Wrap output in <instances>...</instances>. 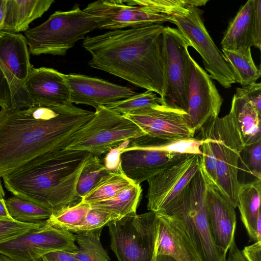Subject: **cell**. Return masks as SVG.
Wrapping results in <instances>:
<instances>
[{
	"mask_svg": "<svg viewBox=\"0 0 261 261\" xmlns=\"http://www.w3.org/2000/svg\"><path fill=\"white\" fill-rule=\"evenodd\" d=\"M94 112L69 102L0 110V177L47 152L65 148Z\"/></svg>",
	"mask_w": 261,
	"mask_h": 261,
	"instance_id": "cell-1",
	"label": "cell"
},
{
	"mask_svg": "<svg viewBox=\"0 0 261 261\" xmlns=\"http://www.w3.org/2000/svg\"><path fill=\"white\" fill-rule=\"evenodd\" d=\"M164 28L155 24L87 36L82 45L91 56L88 65L161 97L165 84Z\"/></svg>",
	"mask_w": 261,
	"mask_h": 261,
	"instance_id": "cell-2",
	"label": "cell"
},
{
	"mask_svg": "<svg viewBox=\"0 0 261 261\" xmlns=\"http://www.w3.org/2000/svg\"><path fill=\"white\" fill-rule=\"evenodd\" d=\"M89 154L65 148L43 153L2 177L5 187L55 214L78 199L76 184Z\"/></svg>",
	"mask_w": 261,
	"mask_h": 261,
	"instance_id": "cell-3",
	"label": "cell"
},
{
	"mask_svg": "<svg viewBox=\"0 0 261 261\" xmlns=\"http://www.w3.org/2000/svg\"><path fill=\"white\" fill-rule=\"evenodd\" d=\"M164 213L178 220L201 261H226V254L216 246L211 231L206 205V185L199 168Z\"/></svg>",
	"mask_w": 261,
	"mask_h": 261,
	"instance_id": "cell-4",
	"label": "cell"
},
{
	"mask_svg": "<svg viewBox=\"0 0 261 261\" xmlns=\"http://www.w3.org/2000/svg\"><path fill=\"white\" fill-rule=\"evenodd\" d=\"M194 138L210 144L216 160L217 187L236 208L238 162L244 144L233 116L229 112L221 118H210L195 132Z\"/></svg>",
	"mask_w": 261,
	"mask_h": 261,
	"instance_id": "cell-5",
	"label": "cell"
},
{
	"mask_svg": "<svg viewBox=\"0 0 261 261\" xmlns=\"http://www.w3.org/2000/svg\"><path fill=\"white\" fill-rule=\"evenodd\" d=\"M98 29L94 18L75 6L69 11H57L41 24L24 33L29 53L64 56L85 35Z\"/></svg>",
	"mask_w": 261,
	"mask_h": 261,
	"instance_id": "cell-6",
	"label": "cell"
},
{
	"mask_svg": "<svg viewBox=\"0 0 261 261\" xmlns=\"http://www.w3.org/2000/svg\"><path fill=\"white\" fill-rule=\"evenodd\" d=\"M95 110L93 118L76 132L65 149L85 151L99 157L130 139L146 135L123 115L105 106Z\"/></svg>",
	"mask_w": 261,
	"mask_h": 261,
	"instance_id": "cell-7",
	"label": "cell"
},
{
	"mask_svg": "<svg viewBox=\"0 0 261 261\" xmlns=\"http://www.w3.org/2000/svg\"><path fill=\"white\" fill-rule=\"evenodd\" d=\"M33 67L24 36L0 32V107L15 109L31 105L24 88Z\"/></svg>",
	"mask_w": 261,
	"mask_h": 261,
	"instance_id": "cell-8",
	"label": "cell"
},
{
	"mask_svg": "<svg viewBox=\"0 0 261 261\" xmlns=\"http://www.w3.org/2000/svg\"><path fill=\"white\" fill-rule=\"evenodd\" d=\"M107 226L110 247L118 261H153L155 213L124 217L110 222Z\"/></svg>",
	"mask_w": 261,
	"mask_h": 261,
	"instance_id": "cell-9",
	"label": "cell"
},
{
	"mask_svg": "<svg viewBox=\"0 0 261 261\" xmlns=\"http://www.w3.org/2000/svg\"><path fill=\"white\" fill-rule=\"evenodd\" d=\"M190 44L176 28L164 27L163 57L165 84L162 105L187 112L188 105V47Z\"/></svg>",
	"mask_w": 261,
	"mask_h": 261,
	"instance_id": "cell-10",
	"label": "cell"
},
{
	"mask_svg": "<svg viewBox=\"0 0 261 261\" xmlns=\"http://www.w3.org/2000/svg\"><path fill=\"white\" fill-rule=\"evenodd\" d=\"M177 30L200 55L211 79L223 87L229 88L236 83L233 74L210 35L198 7L188 6L172 15Z\"/></svg>",
	"mask_w": 261,
	"mask_h": 261,
	"instance_id": "cell-11",
	"label": "cell"
},
{
	"mask_svg": "<svg viewBox=\"0 0 261 261\" xmlns=\"http://www.w3.org/2000/svg\"><path fill=\"white\" fill-rule=\"evenodd\" d=\"M75 242L72 232L45 220L40 227L0 244V254L12 261H35L54 251L75 253L79 250Z\"/></svg>",
	"mask_w": 261,
	"mask_h": 261,
	"instance_id": "cell-12",
	"label": "cell"
},
{
	"mask_svg": "<svg viewBox=\"0 0 261 261\" xmlns=\"http://www.w3.org/2000/svg\"><path fill=\"white\" fill-rule=\"evenodd\" d=\"M83 11L94 18L98 29L112 31L173 23L172 16L156 13L122 0L95 1L89 4Z\"/></svg>",
	"mask_w": 261,
	"mask_h": 261,
	"instance_id": "cell-13",
	"label": "cell"
},
{
	"mask_svg": "<svg viewBox=\"0 0 261 261\" xmlns=\"http://www.w3.org/2000/svg\"><path fill=\"white\" fill-rule=\"evenodd\" d=\"M222 102L210 75L190 55L187 120L194 134L210 118L218 117Z\"/></svg>",
	"mask_w": 261,
	"mask_h": 261,
	"instance_id": "cell-14",
	"label": "cell"
},
{
	"mask_svg": "<svg viewBox=\"0 0 261 261\" xmlns=\"http://www.w3.org/2000/svg\"><path fill=\"white\" fill-rule=\"evenodd\" d=\"M201 155L189 154L147 181V209L161 213L178 195L199 170Z\"/></svg>",
	"mask_w": 261,
	"mask_h": 261,
	"instance_id": "cell-15",
	"label": "cell"
},
{
	"mask_svg": "<svg viewBox=\"0 0 261 261\" xmlns=\"http://www.w3.org/2000/svg\"><path fill=\"white\" fill-rule=\"evenodd\" d=\"M120 148V166L123 173L134 183L140 185L189 154L153 149L140 137L128 140Z\"/></svg>",
	"mask_w": 261,
	"mask_h": 261,
	"instance_id": "cell-16",
	"label": "cell"
},
{
	"mask_svg": "<svg viewBox=\"0 0 261 261\" xmlns=\"http://www.w3.org/2000/svg\"><path fill=\"white\" fill-rule=\"evenodd\" d=\"M123 116L137 125L146 135L151 137L186 139L194 136L188 126L186 112L161 104Z\"/></svg>",
	"mask_w": 261,
	"mask_h": 261,
	"instance_id": "cell-17",
	"label": "cell"
},
{
	"mask_svg": "<svg viewBox=\"0 0 261 261\" xmlns=\"http://www.w3.org/2000/svg\"><path fill=\"white\" fill-rule=\"evenodd\" d=\"M70 90V102L94 107L106 106L137 94L130 88L80 74L63 73Z\"/></svg>",
	"mask_w": 261,
	"mask_h": 261,
	"instance_id": "cell-18",
	"label": "cell"
},
{
	"mask_svg": "<svg viewBox=\"0 0 261 261\" xmlns=\"http://www.w3.org/2000/svg\"><path fill=\"white\" fill-rule=\"evenodd\" d=\"M203 174L206 185V205L212 235L217 248L226 254L234 241L237 225L235 208L218 187Z\"/></svg>",
	"mask_w": 261,
	"mask_h": 261,
	"instance_id": "cell-19",
	"label": "cell"
},
{
	"mask_svg": "<svg viewBox=\"0 0 261 261\" xmlns=\"http://www.w3.org/2000/svg\"><path fill=\"white\" fill-rule=\"evenodd\" d=\"M155 214L154 257L166 255L176 261H201L180 222L164 213Z\"/></svg>",
	"mask_w": 261,
	"mask_h": 261,
	"instance_id": "cell-20",
	"label": "cell"
},
{
	"mask_svg": "<svg viewBox=\"0 0 261 261\" xmlns=\"http://www.w3.org/2000/svg\"><path fill=\"white\" fill-rule=\"evenodd\" d=\"M24 88L31 105L56 106L70 102V90L63 73L53 68L33 67Z\"/></svg>",
	"mask_w": 261,
	"mask_h": 261,
	"instance_id": "cell-21",
	"label": "cell"
},
{
	"mask_svg": "<svg viewBox=\"0 0 261 261\" xmlns=\"http://www.w3.org/2000/svg\"><path fill=\"white\" fill-rule=\"evenodd\" d=\"M54 3V0H6L2 31L25 32L30 24L41 17Z\"/></svg>",
	"mask_w": 261,
	"mask_h": 261,
	"instance_id": "cell-22",
	"label": "cell"
},
{
	"mask_svg": "<svg viewBox=\"0 0 261 261\" xmlns=\"http://www.w3.org/2000/svg\"><path fill=\"white\" fill-rule=\"evenodd\" d=\"M229 112L234 118L244 145L261 141V114L236 90Z\"/></svg>",
	"mask_w": 261,
	"mask_h": 261,
	"instance_id": "cell-23",
	"label": "cell"
},
{
	"mask_svg": "<svg viewBox=\"0 0 261 261\" xmlns=\"http://www.w3.org/2000/svg\"><path fill=\"white\" fill-rule=\"evenodd\" d=\"M253 0L240 7L229 23L221 42L223 49L237 50L253 46L251 34Z\"/></svg>",
	"mask_w": 261,
	"mask_h": 261,
	"instance_id": "cell-24",
	"label": "cell"
},
{
	"mask_svg": "<svg viewBox=\"0 0 261 261\" xmlns=\"http://www.w3.org/2000/svg\"><path fill=\"white\" fill-rule=\"evenodd\" d=\"M261 180L239 184L238 205L242 221L245 227L250 241L257 242L256 225L261 216Z\"/></svg>",
	"mask_w": 261,
	"mask_h": 261,
	"instance_id": "cell-25",
	"label": "cell"
},
{
	"mask_svg": "<svg viewBox=\"0 0 261 261\" xmlns=\"http://www.w3.org/2000/svg\"><path fill=\"white\" fill-rule=\"evenodd\" d=\"M223 58L231 69L236 83L244 87L255 83L261 72L252 59L251 48L237 50L222 49Z\"/></svg>",
	"mask_w": 261,
	"mask_h": 261,
	"instance_id": "cell-26",
	"label": "cell"
},
{
	"mask_svg": "<svg viewBox=\"0 0 261 261\" xmlns=\"http://www.w3.org/2000/svg\"><path fill=\"white\" fill-rule=\"evenodd\" d=\"M142 188L140 185L134 182L113 197L93 203L92 207L102 209L113 213L119 219L135 215L138 206Z\"/></svg>",
	"mask_w": 261,
	"mask_h": 261,
	"instance_id": "cell-27",
	"label": "cell"
},
{
	"mask_svg": "<svg viewBox=\"0 0 261 261\" xmlns=\"http://www.w3.org/2000/svg\"><path fill=\"white\" fill-rule=\"evenodd\" d=\"M134 182L122 171H111L102 177L81 200L89 204L110 199Z\"/></svg>",
	"mask_w": 261,
	"mask_h": 261,
	"instance_id": "cell-28",
	"label": "cell"
},
{
	"mask_svg": "<svg viewBox=\"0 0 261 261\" xmlns=\"http://www.w3.org/2000/svg\"><path fill=\"white\" fill-rule=\"evenodd\" d=\"M5 204L10 216L21 222L37 223L53 215L49 210L14 195L5 200Z\"/></svg>",
	"mask_w": 261,
	"mask_h": 261,
	"instance_id": "cell-29",
	"label": "cell"
},
{
	"mask_svg": "<svg viewBox=\"0 0 261 261\" xmlns=\"http://www.w3.org/2000/svg\"><path fill=\"white\" fill-rule=\"evenodd\" d=\"M239 184L261 180V141L244 145L238 162Z\"/></svg>",
	"mask_w": 261,
	"mask_h": 261,
	"instance_id": "cell-30",
	"label": "cell"
},
{
	"mask_svg": "<svg viewBox=\"0 0 261 261\" xmlns=\"http://www.w3.org/2000/svg\"><path fill=\"white\" fill-rule=\"evenodd\" d=\"M102 229L81 231L74 234L79 245V250L73 253L75 257L80 261H110L100 242Z\"/></svg>",
	"mask_w": 261,
	"mask_h": 261,
	"instance_id": "cell-31",
	"label": "cell"
},
{
	"mask_svg": "<svg viewBox=\"0 0 261 261\" xmlns=\"http://www.w3.org/2000/svg\"><path fill=\"white\" fill-rule=\"evenodd\" d=\"M90 208V204L81 200L52 215L46 221L50 225L77 233L84 224Z\"/></svg>",
	"mask_w": 261,
	"mask_h": 261,
	"instance_id": "cell-32",
	"label": "cell"
},
{
	"mask_svg": "<svg viewBox=\"0 0 261 261\" xmlns=\"http://www.w3.org/2000/svg\"><path fill=\"white\" fill-rule=\"evenodd\" d=\"M110 172L104 166L98 156L89 153L76 184V193L78 199H82Z\"/></svg>",
	"mask_w": 261,
	"mask_h": 261,
	"instance_id": "cell-33",
	"label": "cell"
},
{
	"mask_svg": "<svg viewBox=\"0 0 261 261\" xmlns=\"http://www.w3.org/2000/svg\"><path fill=\"white\" fill-rule=\"evenodd\" d=\"M207 0H128L130 5L142 7L156 13L172 16L178 10L188 6L196 7L206 4Z\"/></svg>",
	"mask_w": 261,
	"mask_h": 261,
	"instance_id": "cell-34",
	"label": "cell"
},
{
	"mask_svg": "<svg viewBox=\"0 0 261 261\" xmlns=\"http://www.w3.org/2000/svg\"><path fill=\"white\" fill-rule=\"evenodd\" d=\"M161 104L162 105L161 97L158 96L153 92L147 90L105 107L115 112L124 115Z\"/></svg>",
	"mask_w": 261,
	"mask_h": 261,
	"instance_id": "cell-35",
	"label": "cell"
},
{
	"mask_svg": "<svg viewBox=\"0 0 261 261\" xmlns=\"http://www.w3.org/2000/svg\"><path fill=\"white\" fill-rule=\"evenodd\" d=\"M43 222L44 221L37 223H29L19 222L14 219L0 220V244L40 227Z\"/></svg>",
	"mask_w": 261,
	"mask_h": 261,
	"instance_id": "cell-36",
	"label": "cell"
},
{
	"mask_svg": "<svg viewBox=\"0 0 261 261\" xmlns=\"http://www.w3.org/2000/svg\"><path fill=\"white\" fill-rule=\"evenodd\" d=\"M119 219L117 216L109 211L91 207L88 211L85 222L79 232L89 231L103 228L113 220Z\"/></svg>",
	"mask_w": 261,
	"mask_h": 261,
	"instance_id": "cell-37",
	"label": "cell"
},
{
	"mask_svg": "<svg viewBox=\"0 0 261 261\" xmlns=\"http://www.w3.org/2000/svg\"><path fill=\"white\" fill-rule=\"evenodd\" d=\"M251 34L253 46L261 48V1L253 0Z\"/></svg>",
	"mask_w": 261,
	"mask_h": 261,
	"instance_id": "cell-38",
	"label": "cell"
},
{
	"mask_svg": "<svg viewBox=\"0 0 261 261\" xmlns=\"http://www.w3.org/2000/svg\"><path fill=\"white\" fill-rule=\"evenodd\" d=\"M236 90L242 94L261 114V83H254Z\"/></svg>",
	"mask_w": 261,
	"mask_h": 261,
	"instance_id": "cell-39",
	"label": "cell"
},
{
	"mask_svg": "<svg viewBox=\"0 0 261 261\" xmlns=\"http://www.w3.org/2000/svg\"><path fill=\"white\" fill-rule=\"evenodd\" d=\"M120 153L119 146L110 150L104 159V166L110 171L118 170L121 167Z\"/></svg>",
	"mask_w": 261,
	"mask_h": 261,
	"instance_id": "cell-40",
	"label": "cell"
},
{
	"mask_svg": "<svg viewBox=\"0 0 261 261\" xmlns=\"http://www.w3.org/2000/svg\"><path fill=\"white\" fill-rule=\"evenodd\" d=\"M241 252L247 261H261V241L245 247Z\"/></svg>",
	"mask_w": 261,
	"mask_h": 261,
	"instance_id": "cell-41",
	"label": "cell"
},
{
	"mask_svg": "<svg viewBox=\"0 0 261 261\" xmlns=\"http://www.w3.org/2000/svg\"><path fill=\"white\" fill-rule=\"evenodd\" d=\"M43 256L47 261H80L73 253L63 250L50 252Z\"/></svg>",
	"mask_w": 261,
	"mask_h": 261,
	"instance_id": "cell-42",
	"label": "cell"
},
{
	"mask_svg": "<svg viewBox=\"0 0 261 261\" xmlns=\"http://www.w3.org/2000/svg\"><path fill=\"white\" fill-rule=\"evenodd\" d=\"M228 251V256L226 261H247L241 251L238 248L235 241L232 243Z\"/></svg>",
	"mask_w": 261,
	"mask_h": 261,
	"instance_id": "cell-43",
	"label": "cell"
},
{
	"mask_svg": "<svg viewBox=\"0 0 261 261\" xmlns=\"http://www.w3.org/2000/svg\"><path fill=\"white\" fill-rule=\"evenodd\" d=\"M9 215L5 204V199L0 200V220H13Z\"/></svg>",
	"mask_w": 261,
	"mask_h": 261,
	"instance_id": "cell-44",
	"label": "cell"
},
{
	"mask_svg": "<svg viewBox=\"0 0 261 261\" xmlns=\"http://www.w3.org/2000/svg\"><path fill=\"white\" fill-rule=\"evenodd\" d=\"M6 0H0V32L2 31L5 15Z\"/></svg>",
	"mask_w": 261,
	"mask_h": 261,
	"instance_id": "cell-45",
	"label": "cell"
},
{
	"mask_svg": "<svg viewBox=\"0 0 261 261\" xmlns=\"http://www.w3.org/2000/svg\"><path fill=\"white\" fill-rule=\"evenodd\" d=\"M153 261H176L172 257L166 255H158L155 256Z\"/></svg>",
	"mask_w": 261,
	"mask_h": 261,
	"instance_id": "cell-46",
	"label": "cell"
},
{
	"mask_svg": "<svg viewBox=\"0 0 261 261\" xmlns=\"http://www.w3.org/2000/svg\"><path fill=\"white\" fill-rule=\"evenodd\" d=\"M2 199H5V192L2 187V184L0 177V200Z\"/></svg>",
	"mask_w": 261,
	"mask_h": 261,
	"instance_id": "cell-47",
	"label": "cell"
},
{
	"mask_svg": "<svg viewBox=\"0 0 261 261\" xmlns=\"http://www.w3.org/2000/svg\"><path fill=\"white\" fill-rule=\"evenodd\" d=\"M0 261H12L8 257L0 254Z\"/></svg>",
	"mask_w": 261,
	"mask_h": 261,
	"instance_id": "cell-48",
	"label": "cell"
},
{
	"mask_svg": "<svg viewBox=\"0 0 261 261\" xmlns=\"http://www.w3.org/2000/svg\"><path fill=\"white\" fill-rule=\"evenodd\" d=\"M35 261H47V260L45 259V258L43 256H42V257L39 258L38 259H36Z\"/></svg>",
	"mask_w": 261,
	"mask_h": 261,
	"instance_id": "cell-49",
	"label": "cell"
}]
</instances>
